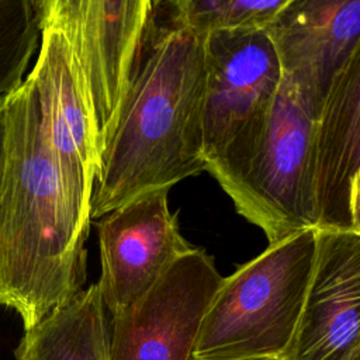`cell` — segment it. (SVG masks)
Listing matches in <instances>:
<instances>
[{
    "label": "cell",
    "instance_id": "obj_11",
    "mask_svg": "<svg viewBox=\"0 0 360 360\" xmlns=\"http://www.w3.org/2000/svg\"><path fill=\"white\" fill-rule=\"evenodd\" d=\"M263 28L283 76L318 112L335 75L360 53V0H290Z\"/></svg>",
    "mask_w": 360,
    "mask_h": 360
},
{
    "label": "cell",
    "instance_id": "obj_6",
    "mask_svg": "<svg viewBox=\"0 0 360 360\" xmlns=\"http://www.w3.org/2000/svg\"><path fill=\"white\" fill-rule=\"evenodd\" d=\"M222 278L205 250L180 256L138 301L111 316L110 360H191Z\"/></svg>",
    "mask_w": 360,
    "mask_h": 360
},
{
    "label": "cell",
    "instance_id": "obj_4",
    "mask_svg": "<svg viewBox=\"0 0 360 360\" xmlns=\"http://www.w3.org/2000/svg\"><path fill=\"white\" fill-rule=\"evenodd\" d=\"M315 250V229H304L222 278L191 360H290Z\"/></svg>",
    "mask_w": 360,
    "mask_h": 360
},
{
    "label": "cell",
    "instance_id": "obj_12",
    "mask_svg": "<svg viewBox=\"0 0 360 360\" xmlns=\"http://www.w3.org/2000/svg\"><path fill=\"white\" fill-rule=\"evenodd\" d=\"M28 77L59 167L69 183L91 198L101 150L80 70L59 28L41 31L39 52Z\"/></svg>",
    "mask_w": 360,
    "mask_h": 360
},
{
    "label": "cell",
    "instance_id": "obj_5",
    "mask_svg": "<svg viewBox=\"0 0 360 360\" xmlns=\"http://www.w3.org/2000/svg\"><path fill=\"white\" fill-rule=\"evenodd\" d=\"M51 27L59 28L70 44L103 150L153 27L149 1L59 0Z\"/></svg>",
    "mask_w": 360,
    "mask_h": 360
},
{
    "label": "cell",
    "instance_id": "obj_9",
    "mask_svg": "<svg viewBox=\"0 0 360 360\" xmlns=\"http://www.w3.org/2000/svg\"><path fill=\"white\" fill-rule=\"evenodd\" d=\"M309 180L315 229L360 233V53L335 75L314 118Z\"/></svg>",
    "mask_w": 360,
    "mask_h": 360
},
{
    "label": "cell",
    "instance_id": "obj_15",
    "mask_svg": "<svg viewBox=\"0 0 360 360\" xmlns=\"http://www.w3.org/2000/svg\"><path fill=\"white\" fill-rule=\"evenodd\" d=\"M39 35L31 0H0V97L25 79Z\"/></svg>",
    "mask_w": 360,
    "mask_h": 360
},
{
    "label": "cell",
    "instance_id": "obj_10",
    "mask_svg": "<svg viewBox=\"0 0 360 360\" xmlns=\"http://www.w3.org/2000/svg\"><path fill=\"white\" fill-rule=\"evenodd\" d=\"M315 236L290 360H360V233L315 229Z\"/></svg>",
    "mask_w": 360,
    "mask_h": 360
},
{
    "label": "cell",
    "instance_id": "obj_2",
    "mask_svg": "<svg viewBox=\"0 0 360 360\" xmlns=\"http://www.w3.org/2000/svg\"><path fill=\"white\" fill-rule=\"evenodd\" d=\"M205 34L153 24L100 155L91 221L205 170Z\"/></svg>",
    "mask_w": 360,
    "mask_h": 360
},
{
    "label": "cell",
    "instance_id": "obj_13",
    "mask_svg": "<svg viewBox=\"0 0 360 360\" xmlns=\"http://www.w3.org/2000/svg\"><path fill=\"white\" fill-rule=\"evenodd\" d=\"M15 360H110V325L97 284L24 330Z\"/></svg>",
    "mask_w": 360,
    "mask_h": 360
},
{
    "label": "cell",
    "instance_id": "obj_14",
    "mask_svg": "<svg viewBox=\"0 0 360 360\" xmlns=\"http://www.w3.org/2000/svg\"><path fill=\"white\" fill-rule=\"evenodd\" d=\"M288 1L290 0H166L156 17L165 15L160 25L184 28L197 34L263 28Z\"/></svg>",
    "mask_w": 360,
    "mask_h": 360
},
{
    "label": "cell",
    "instance_id": "obj_1",
    "mask_svg": "<svg viewBox=\"0 0 360 360\" xmlns=\"http://www.w3.org/2000/svg\"><path fill=\"white\" fill-rule=\"evenodd\" d=\"M4 120L0 305L27 330L83 290L91 198L59 167L28 75L6 96Z\"/></svg>",
    "mask_w": 360,
    "mask_h": 360
},
{
    "label": "cell",
    "instance_id": "obj_8",
    "mask_svg": "<svg viewBox=\"0 0 360 360\" xmlns=\"http://www.w3.org/2000/svg\"><path fill=\"white\" fill-rule=\"evenodd\" d=\"M205 70L202 142L207 165L266 110L283 73L264 28L205 34Z\"/></svg>",
    "mask_w": 360,
    "mask_h": 360
},
{
    "label": "cell",
    "instance_id": "obj_17",
    "mask_svg": "<svg viewBox=\"0 0 360 360\" xmlns=\"http://www.w3.org/2000/svg\"><path fill=\"white\" fill-rule=\"evenodd\" d=\"M6 96L0 97V202H1L4 163H6V120H4V100H6Z\"/></svg>",
    "mask_w": 360,
    "mask_h": 360
},
{
    "label": "cell",
    "instance_id": "obj_3",
    "mask_svg": "<svg viewBox=\"0 0 360 360\" xmlns=\"http://www.w3.org/2000/svg\"><path fill=\"white\" fill-rule=\"evenodd\" d=\"M315 115L297 86L283 76L266 110L205 165L238 214L259 226L269 243L315 229L309 180Z\"/></svg>",
    "mask_w": 360,
    "mask_h": 360
},
{
    "label": "cell",
    "instance_id": "obj_18",
    "mask_svg": "<svg viewBox=\"0 0 360 360\" xmlns=\"http://www.w3.org/2000/svg\"><path fill=\"white\" fill-rule=\"evenodd\" d=\"M148 1H149V10H150V14H152V18L155 20L156 14L159 13V10L162 8V6L166 0H148Z\"/></svg>",
    "mask_w": 360,
    "mask_h": 360
},
{
    "label": "cell",
    "instance_id": "obj_7",
    "mask_svg": "<svg viewBox=\"0 0 360 360\" xmlns=\"http://www.w3.org/2000/svg\"><path fill=\"white\" fill-rule=\"evenodd\" d=\"M169 188L143 193L97 219L101 276L96 283L111 316L138 301L191 246L181 235Z\"/></svg>",
    "mask_w": 360,
    "mask_h": 360
},
{
    "label": "cell",
    "instance_id": "obj_16",
    "mask_svg": "<svg viewBox=\"0 0 360 360\" xmlns=\"http://www.w3.org/2000/svg\"><path fill=\"white\" fill-rule=\"evenodd\" d=\"M31 3L35 11L39 31L49 28L55 21L59 0H31Z\"/></svg>",
    "mask_w": 360,
    "mask_h": 360
}]
</instances>
